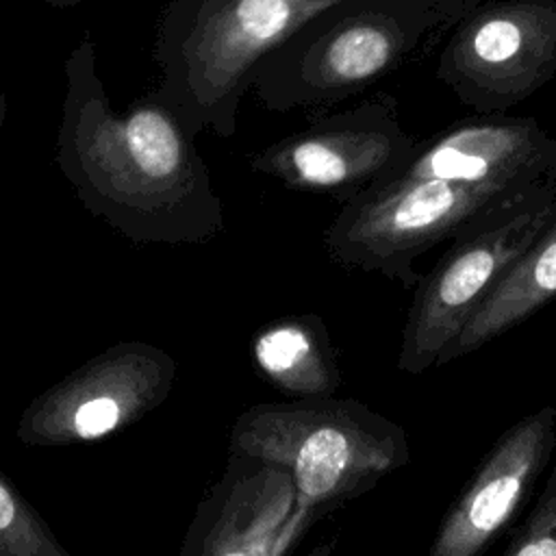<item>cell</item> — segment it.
<instances>
[{
	"mask_svg": "<svg viewBox=\"0 0 556 556\" xmlns=\"http://www.w3.org/2000/svg\"><path fill=\"white\" fill-rule=\"evenodd\" d=\"M556 298V211L439 358L447 365L508 332Z\"/></svg>",
	"mask_w": 556,
	"mask_h": 556,
	"instance_id": "12",
	"label": "cell"
},
{
	"mask_svg": "<svg viewBox=\"0 0 556 556\" xmlns=\"http://www.w3.org/2000/svg\"><path fill=\"white\" fill-rule=\"evenodd\" d=\"M252 356L271 384L295 397H328L341 384L328 330L317 315H289L263 326Z\"/></svg>",
	"mask_w": 556,
	"mask_h": 556,
	"instance_id": "13",
	"label": "cell"
},
{
	"mask_svg": "<svg viewBox=\"0 0 556 556\" xmlns=\"http://www.w3.org/2000/svg\"><path fill=\"white\" fill-rule=\"evenodd\" d=\"M504 556H556V463Z\"/></svg>",
	"mask_w": 556,
	"mask_h": 556,
	"instance_id": "15",
	"label": "cell"
},
{
	"mask_svg": "<svg viewBox=\"0 0 556 556\" xmlns=\"http://www.w3.org/2000/svg\"><path fill=\"white\" fill-rule=\"evenodd\" d=\"M43 4H50V7H56V9H67V7H74V4H80L85 0H39Z\"/></svg>",
	"mask_w": 556,
	"mask_h": 556,
	"instance_id": "17",
	"label": "cell"
},
{
	"mask_svg": "<svg viewBox=\"0 0 556 556\" xmlns=\"http://www.w3.org/2000/svg\"><path fill=\"white\" fill-rule=\"evenodd\" d=\"M0 556H67L48 526L0 476Z\"/></svg>",
	"mask_w": 556,
	"mask_h": 556,
	"instance_id": "14",
	"label": "cell"
},
{
	"mask_svg": "<svg viewBox=\"0 0 556 556\" xmlns=\"http://www.w3.org/2000/svg\"><path fill=\"white\" fill-rule=\"evenodd\" d=\"M7 115H9V98H7V93L0 91V137H2V128H4Z\"/></svg>",
	"mask_w": 556,
	"mask_h": 556,
	"instance_id": "16",
	"label": "cell"
},
{
	"mask_svg": "<svg viewBox=\"0 0 556 556\" xmlns=\"http://www.w3.org/2000/svg\"><path fill=\"white\" fill-rule=\"evenodd\" d=\"M415 146L417 139L400 122L397 100L382 93L313 117L250 156V167L287 189L326 193L345 204L402 165Z\"/></svg>",
	"mask_w": 556,
	"mask_h": 556,
	"instance_id": "8",
	"label": "cell"
},
{
	"mask_svg": "<svg viewBox=\"0 0 556 556\" xmlns=\"http://www.w3.org/2000/svg\"><path fill=\"white\" fill-rule=\"evenodd\" d=\"M232 454L285 469L311 521L374 489L410 460L400 424L352 397L261 404L232 428Z\"/></svg>",
	"mask_w": 556,
	"mask_h": 556,
	"instance_id": "4",
	"label": "cell"
},
{
	"mask_svg": "<svg viewBox=\"0 0 556 556\" xmlns=\"http://www.w3.org/2000/svg\"><path fill=\"white\" fill-rule=\"evenodd\" d=\"M545 182H465L384 176L341 204L324 230L328 256L348 269L380 274L415 289V261L452 241L484 215L508 206Z\"/></svg>",
	"mask_w": 556,
	"mask_h": 556,
	"instance_id": "5",
	"label": "cell"
},
{
	"mask_svg": "<svg viewBox=\"0 0 556 556\" xmlns=\"http://www.w3.org/2000/svg\"><path fill=\"white\" fill-rule=\"evenodd\" d=\"M478 0H341L302 24L252 72L271 113L337 104L395 72Z\"/></svg>",
	"mask_w": 556,
	"mask_h": 556,
	"instance_id": "2",
	"label": "cell"
},
{
	"mask_svg": "<svg viewBox=\"0 0 556 556\" xmlns=\"http://www.w3.org/2000/svg\"><path fill=\"white\" fill-rule=\"evenodd\" d=\"M56 165L80 204L135 243H204L224 232L222 200L195 137L156 91L117 111L85 33L63 65Z\"/></svg>",
	"mask_w": 556,
	"mask_h": 556,
	"instance_id": "1",
	"label": "cell"
},
{
	"mask_svg": "<svg viewBox=\"0 0 556 556\" xmlns=\"http://www.w3.org/2000/svg\"><path fill=\"white\" fill-rule=\"evenodd\" d=\"M556 211V180L502 206L452 239L437 265L415 285L402 330L397 369L410 376L437 367L508 265Z\"/></svg>",
	"mask_w": 556,
	"mask_h": 556,
	"instance_id": "6",
	"label": "cell"
},
{
	"mask_svg": "<svg viewBox=\"0 0 556 556\" xmlns=\"http://www.w3.org/2000/svg\"><path fill=\"white\" fill-rule=\"evenodd\" d=\"M434 74L476 113L523 102L556 74V0L476 4L454 26Z\"/></svg>",
	"mask_w": 556,
	"mask_h": 556,
	"instance_id": "7",
	"label": "cell"
},
{
	"mask_svg": "<svg viewBox=\"0 0 556 556\" xmlns=\"http://www.w3.org/2000/svg\"><path fill=\"white\" fill-rule=\"evenodd\" d=\"M341 0H172L154 39L156 96L198 137L228 139L256 65L302 24Z\"/></svg>",
	"mask_w": 556,
	"mask_h": 556,
	"instance_id": "3",
	"label": "cell"
},
{
	"mask_svg": "<svg viewBox=\"0 0 556 556\" xmlns=\"http://www.w3.org/2000/svg\"><path fill=\"white\" fill-rule=\"evenodd\" d=\"M176 365L143 341H122L87 361L24 415L20 437L35 443L89 441L156 406L169 391Z\"/></svg>",
	"mask_w": 556,
	"mask_h": 556,
	"instance_id": "9",
	"label": "cell"
},
{
	"mask_svg": "<svg viewBox=\"0 0 556 556\" xmlns=\"http://www.w3.org/2000/svg\"><path fill=\"white\" fill-rule=\"evenodd\" d=\"M332 549H334V543H324V545H317L306 556H332Z\"/></svg>",
	"mask_w": 556,
	"mask_h": 556,
	"instance_id": "18",
	"label": "cell"
},
{
	"mask_svg": "<svg viewBox=\"0 0 556 556\" xmlns=\"http://www.w3.org/2000/svg\"><path fill=\"white\" fill-rule=\"evenodd\" d=\"M554 447V406H543L504 430L443 515L428 556H480L510 523Z\"/></svg>",
	"mask_w": 556,
	"mask_h": 556,
	"instance_id": "10",
	"label": "cell"
},
{
	"mask_svg": "<svg viewBox=\"0 0 556 556\" xmlns=\"http://www.w3.org/2000/svg\"><path fill=\"white\" fill-rule=\"evenodd\" d=\"M313 521L295 510L285 469L232 454L187 534L180 556H287Z\"/></svg>",
	"mask_w": 556,
	"mask_h": 556,
	"instance_id": "11",
	"label": "cell"
}]
</instances>
